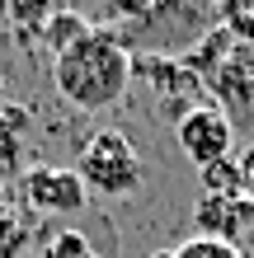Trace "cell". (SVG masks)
<instances>
[{
	"instance_id": "1",
	"label": "cell",
	"mask_w": 254,
	"mask_h": 258,
	"mask_svg": "<svg viewBox=\"0 0 254 258\" xmlns=\"http://www.w3.org/2000/svg\"><path fill=\"white\" fill-rule=\"evenodd\" d=\"M52 85L71 108L109 113L132 85V52L113 28H89L80 42L52 56Z\"/></svg>"
},
{
	"instance_id": "2",
	"label": "cell",
	"mask_w": 254,
	"mask_h": 258,
	"mask_svg": "<svg viewBox=\"0 0 254 258\" xmlns=\"http://www.w3.org/2000/svg\"><path fill=\"white\" fill-rule=\"evenodd\" d=\"M141 174H146V164L137 155V146H132L123 132H113V127L94 132L80 146V155H76V178L85 183V192H99V197H127V192H137Z\"/></svg>"
},
{
	"instance_id": "3",
	"label": "cell",
	"mask_w": 254,
	"mask_h": 258,
	"mask_svg": "<svg viewBox=\"0 0 254 258\" xmlns=\"http://www.w3.org/2000/svg\"><path fill=\"white\" fill-rule=\"evenodd\" d=\"M174 141H179V150L188 155V164L207 169V164L231 160V146H235V122L217 108V103H193V108L174 122Z\"/></svg>"
},
{
	"instance_id": "4",
	"label": "cell",
	"mask_w": 254,
	"mask_h": 258,
	"mask_svg": "<svg viewBox=\"0 0 254 258\" xmlns=\"http://www.w3.org/2000/svg\"><path fill=\"white\" fill-rule=\"evenodd\" d=\"M19 192L24 202L38 211V216H76L85 211L89 192L76 178V169H62V164H38V169L19 174Z\"/></svg>"
},
{
	"instance_id": "5",
	"label": "cell",
	"mask_w": 254,
	"mask_h": 258,
	"mask_svg": "<svg viewBox=\"0 0 254 258\" xmlns=\"http://www.w3.org/2000/svg\"><path fill=\"white\" fill-rule=\"evenodd\" d=\"M193 221L202 225L207 239H221V244H235L254 235V202L249 197H212L202 192L198 207H193Z\"/></svg>"
},
{
	"instance_id": "6",
	"label": "cell",
	"mask_w": 254,
	"mask_h": 258,
	"mask_svg": "<svg viewBox=\"0 0 254 258\" xmlns=\"http://www.w3.org/2000/svg\"><path fill=\"white\" fill-rule=\"evenodd\" d=\"M212 103L221 113H249L254 117V47L249 42H235L231 56H226V66L217 71V80H212Z\"/></svg>"
},
{
	"instance_id": "7",
	"label": "cell",
	"mask_w": 254,
	"mask_h": 258,
	"mask_svg": "<svg viewBox=\"0 0 254 258\" xmlns=\"http://www.w3.org/2000/svg\"><path fill=\"white\" fill-rule=\"evenodd\" d=\"M89 28H94V24H89L80 10H57L52 19H47V28H42V38H38V42H47V52L57 56V52H66L71 42H80Z\"/></svg>"
},
{
	"instance_id": "8",
	"label": "cell",
	"mask_w": 254,
	"mask_h": 258,
	"mask_svg": "<svg viewBox=\"0 0 254 258\" xmlns=\"http://www.w3.org/2000/svg\"><path fill=\"white\" fill-rule=\"evenodd\" d=\"M52 14H57V5H47V0H14L10 24L19 28V38H42V28H47Z\"/></svg>"
},
{
	"instance_id": "9",
	"label": "cell",
	"mask_w": 254,
	"mask_h": 258,
	"mask_svg": "<svg viewBox=\"0 0 254 258\" xmlns=\"http://www.w3.org/2000/svg\"><path fill=\"white\" fill-rule=\"evenodd\" d=\"M38 258H94V244H89V235L76 230V225H66V230H57L42 239Z\"/></svg>"
},
{
	"instance_id": "10",
	"label": "cell",
	"mask_w": 254,
	"mask_h": 258,
	"mask_svg": "<svg viewBox=\"0 0 254 258\" xmlns=\"http://www.w3.org/2000/svg\"><path fill=\"white\" fill-rule=\"evenodd\" d=\"M198 174H202V188L212 197H245V178H240L235 155L221 160V164H207V169H198Z\"/></svg>"
},
{
	"instance_id": "11",
	"label": "cell",
	"mask_w": 254,
	"mask_h": 258,
	"mask_svg": "<svg viewBox=\"0 0 254 258\" xmlns=\"http://www.w3.org/2000/svg\"><path fill=\"white\" fill-rule=\"evenodd\" d=\"M217 24L226 28L235 42H249V47H254V0H249V5H221Z\"/></svg>"
},
{
	"instance_id": "12",
	"label": "cell",
	"mask_w": 254,
	"mask_h": 258,
	"mask_svg": "<svg viewBox=\"0 0 254 258\" xmlns=\"http://www.w3.org/2000/svg\"><path fill=\"white\" fill-rule=\"evenodd\" d=\"M28 239H33V225L5 211V216H0V258H19L28 249Z\"/></svg>"
},
{
	"instance_id": "13",
	"label": "cell",
	"mask_w": 254,
	"mask_h": 258,
	"mask_svg": "<svg viewBox=\"0 0 254 258\" xmlns=\"http://www.w3.org/2000/svg\"><path fill=\"white\" fill-rule=\"evenodd\" d=\"M174 258H245L235 244H221V239H207V235H193L174 249Z\"/></svg>"
},
{
	"instance_id": "14",
	"label": "cell",
	"mask_w": 254,
	"mask_h": 258,
	"mask_svg": "<svg viewBox=\"0 0 254 258\" xmlns=\"http://www.w3.org/2000/svg\"><path fill=\"white\" fill-rule=\"evenodd\" d=\"M235 164H240V178H245V197L254 202V150H245V155L235 160Z\"/></svg>"
},
{
	"instance_id": "15",
	"label": "cell",
	"mask_w": 254,
	"mask_h": 258,
	"mask_svg": "<svg viewBox=\"0 0 254 258\" xmlns=\"http://www.w3.org/2000/svg\"><path fill=\"white\" fill-rule=\"evenodd\" d=\"M10 108V80H5V71H0V113Z\"/></svg>"
},
{
	"instance_id": "16",
	"label": "cell",
	"mask_w": 254,
	"mask_h": 258,
	"mask_svg": "<svg viewBox=\"0 0 254 258\" xmlns=\"http://www.w3.org/2000/svg\"><path fill=\"white\" fill-rule=\"evenodd\" d=\"M10 211V188H5V178H0V216Z\"/></svg>"
},
{
	"instance_id": "17",
	"label": "cell",
	"mask_w": 254,
	"mask_h": 258,
	"mask_svg": "<svg viewBox=\"0 0 254 258\" xmlns=\"http://www.w3.org/2000/svg\"><path fill=\"white\" fill-rule=\"evenodd\" d=\"M151 258H174V249H160V253H151Z\"/></svg>"
}]
</instances>
